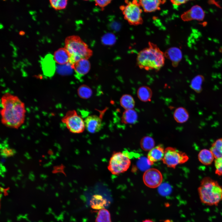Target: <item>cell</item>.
Segmentation results:
<instances>
[{
    "label": "cell",
    "mask_w": 222,
    "mask_h": 222,
    "mask_svg": "<svg viewBox=\"0 0 222 222\" xmlns=\"http://www.w3.org/2000/svg\"><path fill=\"white\" fill-rule=\"evenodd\" d=\"M2 123L7 127L18 129L24 123L26 109L25 104L17 96L8 92L1 99Z\"/></svg>",
    "instance_id": "obj_1"
},
{
    "label": "cell",
    "mask_w": 222,
    "mask_h": 222,
    "mask_svg": "<svg viewBox=\"0 0 222 222\" xmlns=\"http://www.w3.org/2000/svg\"><path fill=\"white\" fill-rule=\"evenodd\" d=\"M164 53L157 45L151 42L148 47L141 50L137 57V64L140 68L158 71L164 65Z\"/></svg>",
    "instance_id": "obj_2"
},
{
    "label": "cell",
    "mask_w": 222,
    "mask_h": 222,
    "mask_svg": "<svg viewBox=\"0 0 222 222\" xmlns=\"http://www.w3.org/2000/svg\"><path fill=\"white\" fill-rule=\"evenodd\" d=\"M201 202L209 206H217L222 200V186L209 177L203 179L198 188Z\"/></svg>",
    "instance_id": "obj_3"
},
{
    "label": "cell",
    "mask_w": 222,
    "mask_h": 222,
    "mask_svg": "<svg viewBox=\"0 0 222 222\" xmlns=\"http://www.w3.org/2000/svg\"><path fill=\"white\" fill-rule=\"evenodd\" d=\"M65 48L68 51L70 58L69 63L71 66L82 59H88L92 54V51L80 37L72 35L66 38Z\"/></svg>",
    "instance_id": "obj_4"
},
{
    "label": "cell",
    "mask_w": 222,
    "mask_h": 222,
    "mask_svg": "<svg viewBox=\"0 0 222 222\" xmlns=\"http://www.w3.org/2000/svg\"><path fill=\"white\" fill-rule=\"evenodd\" d=\"M126 5L121 6L125 19L131 25H138L143 22L142 16V10L138 1H126Z\"/></svg>",
    "instance_id": "obj_5"
},
{
    "label": "cell",
    "mask_w": 222,
    "mask_h": 222,
    "mask_svg": "<svg viewBox=\"0 0 222 222\" xmlns=\"http://www.w3.org/2000/svg\"><path fill=\"white\" fill-rule=\"evenodd\" d=\"M130 164V160L126 154L121 152H116L110 157L107 168L112 174L118 175L126 171Z\"/></svg>",
    "instance_id": "obj_6"
},
{
    "label": "cell",
    "mask_w": 222,
    "mask_h": 222,
    "mask_svg": "<svg viewBox=\"0 0 222 222\" xmlns=\"http://www.w3.org/2000/svg\"><path fill=\"white\" fill-rule=\"evenodd\" d=\"M61 121L72 133H82L85 128L84 121L74 110L67 112Z\"/></svg>",
    "instance_id": "obj_7"
},
{
    "label": "cell",
    "mask_w": 222,
    "mask_h": 222,
    "mask_svg": "<svg viewBox=\"0 0 222 222\" xmlns=\"http://www.w3.org/2000/svg\"><path fill=\"white\" fill-rule=\"evenodd\" d=\"M189 159L187 155L175 148L168 147L165 150L163 162L168 167L175 168L178 165L184 163Z\"/></svg>",
    "instance_id": "obj_8"
},
{
    "label": "cell",
    "mask_w": 222,
    "mask_h": 222,
    "mask_svg": "<svg viewBox=\"0 0 222 222\" xmlns=\"http://www.w3.org/2000/svg\"><path fill=\"white\" fill-rule=\"evenodd\" d=\"M143 180L146 186L155 188L162 184L163 177L161 173L158 169L155 168H149L144 173Z\"/></svg>",
    "instance_id": "obj_9"
},
{
    "label": "cell",
    "mask_w": 222,
    "mask_h": 222,
    "mask_svg": "<svg viewBox=\"0 0 222 222\" xmlns=\"http://www.w3.org/2000/svg\"><path fill=\"white\" fill-rule=\"evenodd\" d=\"M205 17V12L200 6L195 5L188 10L184 12L181 16L182 20L188 21L193 20L202 21Z\"/></svg>",
    "instance_id": "obj_10"
},
{
    "label": "cell",
    "mask_w": 222,
    "mask_h": 222,
    "mask_svg": "<svg viewBox=\"0 0 222 222\" xmlns=\"http://www.w3.org/2000/svg\"><path fill=\"white\" fill-rule=\"evenodd\" d=\"M84 122L85 128L91 133H95L99 132L102 127L101 118L96 115L87 117Z\"/></svg>",
    "instance_id": "obj_11"
},
{
    "label": "cell",
    "mask_w": 222,
    "mask_h": 222,
    "mask_svg": "<svg viewBox=\"0 0 222 222\" xmlns=\"http://www.w3.org/2000/svg\"><path fill=\"white\" fill-rule=\"evenodd\" d=\"M90 64L88 59H82L73 64L71 67L75 72L77 78H80L87 74L90 68Z\"/></svg>",
    "instance_id": "obj_12"
},
{
    "label": "cell",
    "mask_w": 222,
    "mask_h": 222,
    "mask_svg": "<svg viewBox=\"0 0 222 222\" xmlns=\"http://www.w3.org/2000/svg\"><path fill=\"white\" fill-rule=\"evenodd\" d=\"M165 154V150L162 145H159L149 151L147 159L150 165H153L155 162L162 160Z\"/></svg>",
    "instance_id": "obj_13"
},
{
    "label": "cell",
    "mask_w": 222,
    "mask_h": 222,
    "mask_svg": "<svg viewBox=\"0 0 222 222\" xmlns=\"http://www.w3.org/2000/svg\"><path fill=\"white\" fill-rule=\"evenodd\" d=\"M165 2V0H159L138 1L140 6L146 12H151L160 10V5Z\"/></svg>",
    "instance_id": "obj_14"
},
{
    "label": "cell",
    "mask_w": 222,
    "mask_h": 222,
    "mask_svg": "<svg viewBox=\"0 0 222 222\" xmlns=\"http://www.w3.org/2000/svg\"><path fill=\"white\" fill-rule=\"evenodd\" d=\"M164 55L171 62L173 67H177L182 58V53L179 48L173 47L168 49L165 52Z\"/></svg>",
    "instance_id": "obj_15"
},
{
    "label": "cell",
    "mask_w": 222,
    "mask_h": 222,
    "mask_svg": "<svg viewBox=\"0 0 222 222\" xmlns=\"http://www.w3.org/2000/svg\"><path fill=\"white\" fill-rule=\"evenodd\" d=\"M53 58L57 64L64 65L69 63L70 56L65 47L61 48L55 52Z\"/></svg>",
    "instance_id": "obj_16"
},
{
    "label": "cell",
    "mask_w": 222,
    "mask_h": 222,
    "mask_svg": "<svg viewBox=\"0 0 222 222\" xmlns=\"http://www.w3.org/2000/svg\"><path fill=\"white\" fill-rule=\"evenodd\" d=\"M121 122L125 124H135L137 121L138 115L137 112L134 109L125 110L122 114Z\"/></svg>",
    "instance_id": "obj_17"
},
{
    "label": "cell",
    "mask_w": 222,
    "mask_h": 222,
    "mask_svg": "<svg viewBox=\"0 0 222 222\" xmlns=\"http://www.w3.org/2000/svg\"><path fill=\"white\" fill-rule=\"evenodd\" d=\"M214 157L210 150L203 149L198 154V158L200 162L204 165H210L214 160Z\"/></svg>",
    "instance_id": "obj_18"
},
{
    "label": "cell",
    "mask_w": 222,
    "mask_h": 222,
    "mask_svg": "<svg viewBox=\"0 0 222 222\" xmlns=\"http://www.w3.org/2000/svg\"><path fill=\"white\" fill-rule=\"evenodd\" d=\"M173 117L177 122L183 123L187 121L189 114L185 108L181 107L175 109L173 113Z\"/></svg>",
    "instance_id": "obj_19"
},
{
    "label": "cell",
    "mask_w": 222,
    "mask_h": 222,
    "mask_svg": "<svg viewBox=\"0 0 222 222\" xmlns=\"http://www.w3.org/2000/svg\"><path fill=\"white\" fill-rule=\"evenodd\" d=\"M137 95L138 97L141 101L146 102L151 101L152 92L149 87L142 86L138 88Z\"/></svg>",
    "instance_id": "obj_20"
},
{
    "label": "cell",
    "mask_w": 222,
    "mask_h": 222,
    "mask_svg": "<svg viewBox=\"0 0 222 222\" xmlns=\"http://www.w3.org/2000/svg\"><path fill=\"white\" fill-rule=\"evenodd\" d=\"M121 106L125 110L133 109L135 105V101L133 97L130 95L124 94L120 99Z\"/></svg>",
    "instance_id": "obj_21"
},
{
    "label": "cell",
    "mask_w": 222,
    "mask_h": 222,
    "mask_svg": "<svg viewBox=\"0 0 222 222\" xmlns=\"http://www.w3.org/2000/svg\"><path fill=\"white\" fill-rule=\"evenodd\" d=\"M55 60L53 56L50 54L47 55L42 60V65L43 69L45 72L54 71L55 68Z\"/></svg>",
    "instance_id": "obj_22"
},
{
    "label": "cell",
    "mask_w": 222,
    "mask_h": 222,
    "mask_svg": "<svg viewBox=\"0 0 222 222\" xmlns=\"http://www.w3.org/2000/svg\"><path fill=\"white\" fill-rule=\"evenodd\" d=\"M204 80V76L201 75H198L192 80L190 87L196 92L200 93L202 91V85Z\"/></svg>",
    "instance_id": "obj_23"
},
{
    "label": "cell",
    "mask_w": 222,
    "mask_h": 222,
    "mask_svg": "<svg viewBox=\"0 0 222 222\" xmlns=\"http://www.w3.org/2000/svg\"><path fill=\"white\" fill-rule=\"evenodd\" d=\"M210 150L215 159L222 157V138L217 139L212 144Z\"/></svg>",
    "instance_id": "obj_24"
},
{
    "label": "cell",
    "mask_w": 222,
    "mask_h": 222,
    "mask_svg": "<svg viewBox=\"0 0 222 222\" xmlns=\"http://www.w3.org/2000/svg\"><path fill=\"white\" fill-rule=\"evenodd\" d=\"M155 146L154 139L151 137L146 136L143 137L140 141V146L145 151H150Z\"/></svg>",
    "instance_id": "obj_25"
},
{
    "label": "cell",
    "mask_w": 222,
    "mask_h": 222,
    "mask_svg": "<svg viewBox=\"0 0 222 222\" xmlns=\"http://www.w3.org/2000/svg\"><path fill=\"white\" fill-rule=\"evenodd\" d=\"M106 203L105 200L100 195H95L90 201L91 207L94 209L100 210L103 208Z\"/></svg>",
    "instance_id": "obj_26"
},
{
    "label": "cell",
    "mask_w": 222,
    "mask_h": 222,
    "mask_svg": "<svg viewBox=\"0 0 222 222\" xmlns=\"http://www.w3.org/2000/svg\"><path fill=\"white\" fill-rule=\"evenodd\" d=\"M79 96L82 99H87L89 98L92 94L91 89L87 85L83 84L79 87L77 90Z\"/></svg>",
    "instance_id": "obj_27"
},
{
    "label": "cell",
    "mask_w": 222,
    "mask_h": 222,
    "mask_svg": "<svg viewBox=\"0 0 222 222\" xmlns=\"http://www.w3.org/2000/svg\"><path fill=\"white\" fill-rule=\"evenodd\" d=\"M96 222H112L109 211L104 208L100 210L96 219Z\"/></svg>",
    "instance_id": "obj_28"
},
{
    "label": "cell",
    "mask_w": 222,
    "mask_h": 222,
    "mask_svg": "<svg viewBox=\"0 0 222 222\" xmlns=\"http://www.w3.org/2000/svg\"><path fill=\"white\" fill-rule=\"evenodd\" d=\"M49 2L51 7L56 10L64 9L67 4V1L66 0H52Z\"/></svg>",
    "instance_id": "obj_29"
},
{
    "label": "cell",
    "mask_w": 222,
    "mask_h": 222,
    "mask_svg": "<svg viewBox=\"0 0 222 222\" xmlns=\"http://www.w3.org/2000/svg\"><path fill=\"white\" fill-rule=\"evenodd\" d=\"M101 41L103 44L111 45L113 44L116 41V37L111 33H108L104 35L101 38Z\"/></svg>",
    "instance_id": "obj_30"
},
{
    "label": "cell",
    "mask_w": 222,
    "mask_h": 222,
    "mask_svg": "<svg viewBox=\"0 0 222 222\" xmlns=\"http://www.w3.org/2000/svg\"><path fill=\"white\" fill-rule=\"evenodd\" d=\"M1 153L3 157L8 158L14 155L15 153V151L14 149L8 147H5L2 148Z\"/></svg>",
    "instance_id": "obj_31"
},
{
    "label": "cell",
    "mask_w": 222,
    "mask_h": 222,
    "mask_svg": "<svg viewBox=\"0 0 222 222\" xmlns=\"http://www.w3.org/2000/svg\"><path fill=\"white\" fill-rule=\"evenodd\" d=\"M138 165L140 170L146 171L149 169L148 167L151 166L147 158H142L139 160L138 162Z\"/></svg>",
    "instance_id": "obj_32"
},
{
    "label": "cell",
    "mask_w": 222,
    "mask_h": 222,
    "mask_svg": "<svg viewBox=\"0 0 222 222\" xmlns=\"http://www.w3.org/2000/svg\"><path fill=\"white\" fill-rule=\"evenodd\" d=\"M215 173L219 176L222 175V157L215 160Z\"/></svg>",
    "instance_id": "obj_33"
},
{
    "label": "cell",
    "mask_w": 222,
    "mask_h": 222,
    "mask_svg": "<svg viewBox=\"0 0 222 222\" xmlns=\"http://www.w3.org/2000/svg\"><path fill=\"white\" fill-rule=\"evenodd\" d=\"M96 5L99 6L101 8H103L106 6L111 2V0H96L95 1Z\"/></svg>",
    "instance_id": "obj_34"
},
{
    "label": "cell",
    "mask_w": 222,
    "mask_h": 222,
    "mask_svg": "<svg viewBox=\"0 0 222 222\" xmlns=\"http://www.w3.org/2000/svg\"><path fill=\"white\" fill-rule=\"evenodd\" d=\"M188 1L187 0H172L171 1L172 5L175 7H177L181 5L186 3Z\"/></svg>",
    "instance_id": "obj_35"
},
{
    "label": "cell",
    "mask_w": 222,
    "mask_h": 222,
    "mask_svg": "<svg viewBox=\"0 0 222 222\" xmlns=\"http://www.w3.org/2000/svg\"><path fill=\"white\" fill-rule=\"evenodd\" d=\"M209 4H214L216 5V6L218 7H220L219 5L218 4V2H216L215 1H209L208 2Z\"/></svg>",
    "instance_id": "obj_36"
},
{
    "label": "cell",
    "mask_w": 222,
    "mask_h": 222,
    "mask_svg": "<svg viewBox=\"0 0 222 222\" xmlns=\"http://www.w3.org/2000/svg\"><path fill=\"white\" fill-rule=\"evenodd\" d=\"M142 222H154L150 219H146L143 220Z\"/></svg>",
    "instance_id": "obj_37"
}]
</instances>
